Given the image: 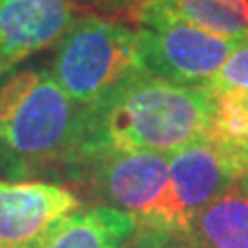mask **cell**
<instances>
[{
    "label": "cell",
    "instance_id": "7",
    "mask_svg": "<svg viewBox=\"0 0 248 248\" xmlns=\"http://www.w3.org/2000/svg\"><path fill=\"white\" fill-rule=\"evenodd\" d=\"M77 209L79 197L64 186L37 180H0V248L35 246Z\"/></svg>",
    "mask_w": 248,
    "mask_h": 248
},
{
    "label": "cell",
    "instance_id": "16",
    "mask_svg": "<svg viewBox=\"0 0 248 248\" xmlns=\"http://www.w3.org/2000/svg\"><path fill=\"white\" fill-rule=\"evenodd\" d=\"M139 4H141V2H139Z\"/></svg>",
    "mask_w": 248,
    "mask_h": 248
},
{
    "label": "cell",
    "instance_id": "15",
    "mask_svg": "<svg viewBox=\"0 0 248 248\" xmlns=\"http://www.w3.org/2000/svg\"><path fill=\"white\" fill-rule=\"evenodd\" d=\"M27 248H33V246H27Z\"/></svg>",
    "mask_w": 248,
    "mask_h": 248
},
{
    "label": "cell",
    "instance_id": "1",
    "mask_svg": "<svg viewBox=\"0 0 248 248\" xmlns=\"http://www.w3.org/2000/svg\"><path fill=\"white\" fill-rule=\"evenodd\" d=\"M217 108L211 87H190L137 73L83 112L71 166L102 155L174 153L209 135Z\"/></svg>",
    "mask_w": 248,
    "mask_h": 248
},
{
    "label": "cell",
    "instance_id": "4",
    "mask_svg": "<svg viewBox=\"0 0 248 248\" xmlns=\"http://www.w3.org/2000/svg\"><path fill=\"white\" fill-rule=\"evenodd\" d=\"M135 21L143 73L176 85L209 87L240 42L161 15L139 13Z\"/></svg>",
    "mask_w": 248,
    "mask_h": 248
},
{
    "label": "cell",
    "instance_id": "9",
    "mask_svg": "<svg viewBox=\"0 0 248 248\" xmlns=\"http://www.w3.org/2000/svg\"><path fill=\"white\" fill-rule=\"evenodd\" d=\"M33 248H143L137 217L110 205L77 209Z\"/></svg>",
    "mask_w": 248,
    "mask_h": 248
},
{
    "label": "cell",
    "instance_id": "11",
    "mask_svg": "<svg viewBox=\"0 0 248 248\" xmlns=\"http://www.w3.org/2000/svg\"><path fill=\"white\" fill-rule=\"evenodd\" d=\"M139 13L186 21L230 40L248 37V0H143Z\"/></svg>",
    "mask_w": 248,
    "mask_h": 248
},
{
    "label": "cell",
    "instance_id": "6",
    "mask_svg": "<svg viewBox=\"0 0 248 248\" xmlns=\"http://www.w3.org/2000/svg\"><path fill=\"white\" fill-rule=\"evenodd\" d=\"M236 170L209 137L170 153V199L164 230L178 236L205 205L234 190Z\"/></svg>",
    "mask_w": 248,
    "mask_h": 248
},
{
    "label": "cell",
    "instance_id": "3",
    "mask_svg": "<svg viewBox=\"0 0 248 248\" xmlns=\"http://www.w3.org/2000/svg\"><path fill=\"white\" fill-rule=\"evenodd\" d=\"M50 73L75 104L93 106L143 73L137 31L118 21L85 15L58 42Z\"/></svg>",
    "mask_w": 248,
    "mask_h": 248
},
{
    "label": "cell",
    "instance_id": "8",
    "mask_svg": "<svg viewBox=\"0 0 248 248\" xmlns=\"http://www.w3.org/2000/svg\"><path fill=\"white\" fill-rule=\"evenodd\" d=\"M75 21L73 0H0V77L58 44Z\"/></svg>",
    "mask_w": 248,
    "mask_h": 248
},
{
    "label": "cell",
    "instance_id": "10",
    "mask_svg": "<svg viewBox=\"0 0 248 248\" xmlns=\"http://www.w3.org/2000/svg\"><path fill=\"white\" fill-rule=\"evenodd\" d=\"M176 238L178 248H248V199L236 190L217 197Z\"/></svg>",
    "mask_w": 248,
    "mask_h": 248
},
{
    "label": "cell",
    "instance_id": "5",
    "mask_svg": "<svg viewBox=\"0 0 248 248\" xmlns=\"http://www.w3.org/2000/svg\"><path fill=\"white\" fill-rule=\"evenodd\" d=\"M85 164L93 168V184L97 195L106 201L104 205L135 215L141 230L166 234L164 217L170 199V153H110Z\"/></svg>",
    "mask_w": 248,
    "mask_h": 248
},
{
    "label": "cell",
    "instance_id": "14",
    "mask_svg": "<svg viewBox=\"0 0 248 248\" xmlns=\"http://www.w3.org/2000/svg\"><path fill=\"white\" fill-rule=\"evenodd\" d=\"M137 2H143V0H137Z\"/></svg>",
    "mask_w": 248,
    "mask_h": 248
},
{
    "label": "cell",
    "instance_id": "2",
    "mask_svg": "<svg viewBox=\"0 0 248 248\" xmlns=\"http://www.w3.org/2000/svg\"><path fill=\"white\" fill-rule=\"evenodd\" d=\"M85 106L75 104L48 68H21L0 77V159L27 174L71 164Z\"/></svg>",
    "mask_w": 248,
    "mask_h": 248
},
{
    "label": "cell",
    "instance_id": "12",
    "mask_svg": "<svg viewBox=\"0 0 248 248\" xmlns=\"http://www.w3.org/2000/svg\"><path fill=\"white\" fill-rule=\"evenodd\" d=\"M215 93L242 89L248 91V37L240 40L236 48L232 50L228 60L223 62L221 71L215 75V79L209 85Z\"/></svg>",
    "mask_w": 248,
    "mask_h": 248
},
{
    "label": "cell",
    "instance_id": "13",
    "mask_svg": "<svg viewBox=\"0 0 248 248\" xmlns=\"http://www.w3.org/2000/svg\"><path fill=\"white\" fill-rule=\"evenodd\" d=\"M234 190H236V192H240L242 197H246V199H248V172H244V174L236 180Z\"/></svg>",
    "mask_w": 248,
    "mask_h": 248
}]
</instances>
